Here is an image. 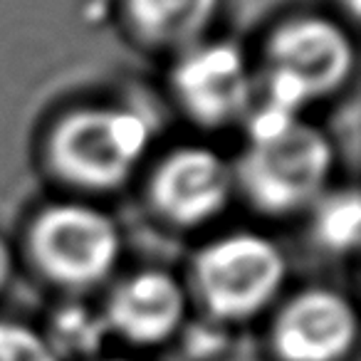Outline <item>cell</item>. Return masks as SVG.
<instances>
[{"instance_id":"6da1fadb","label":"cell","mask_w":361,"mask_h":361,"mask_svg":"<svg viewBox=\"0 0 361 361\" xmlns=\"http://www.w3.org/2000/svg\"><path fill=\"white\" fill-rule=\"evenodd\" d=\"M247 141L233 164L235 191L255 211L272 218L310 211L334 173V144L305 116L252 106L245 116Z\"/></svg>"},{"instance_id":"7a4b0ae2","label":"cell","mask_w":361,"mask_h":361,"mask_svg":"<svg viewBox=\"0 0 361 361\" xmlns=\"http://www.w3.org/2000/svg\"><path fill=\"white\" fill-rule=\"evenodd\" d=\"M354 67V40L339 23L322 16L292 18L267 37L252 106L302 116L314 102L344 90Z\"/></svg>"},{"instance_id":"3957f363","label":"cell","mask_w":361,"mask_h":361,"mask_svg":"<svg viewBox=\"0 0 361 361\" xmlns=\"http://www.w3.org/2000/svg\"><path fill=\"white\" fill-rule=\"evenodd\" d=\"M151 136L149 119L131 106H80L52 126L47 161L70 186L94 193L114 191L136 173Z\"/></svg>"},{"instance_id":"277c9868","label":"cell","mask_w":361,"mask_h":361,"mask_svg":"<svg viewBox=\"0 0 361 361\" xmlns=\"http://www.w3.org/2000/svg\"><path fill=\"white\" fill-rule=\"evenodd\" d=\"M287 277L282 250L252 231L213 238L193 260V290L211 319L226 326L255 319L280 297Z\"/></svg>"},{"instance_id":"5b68a950","label":"cell","mask_w":361,"mask_h":361,"mask_svg":"<svg viewBox=\"0 0 361 361\" xmlns=\"http://www.w3.org/2000/svg\"><path fill=\"white\" fill-rule=\"evenodd\" d=\"M37 270L55 285L82 292L106 282L121 260L124 240L109 213L92 203H52L35 216L27 235Z\"/></svg>"},{"instance_id":"8992f818","label":"cell","mask_w":361,"mask_h":361,"mask_svg":"<svg viewBox=\"0 0 361 361\" xmlns=\"http://www.w3.org/2000/svg\"><path fill=\"white\" fill-rule=\"evenodd\" d=\"M257 77L245 52L233 42L206 40L176 55L171 92L180 111L198 126L243 124L255 102Z\"/></svg>"},{"instance_id":"52a82bcc","label":"cell","mask_w":361,"mask_h":361,"mask_svg":"<svg viewBox=\"0 0 361 361\" xmlns=\"http://www.w3.org/2000/svg\"><path fill=\"white\" fill-rule=\"evenodd\" d=\"M235 196L233 164L211 146L188 144L169 151L151 171L154 211L173 228L193 231L223 216Z\"/></svg>"},{"instance_id":"ba28073f","label":"cell","mask_w":361,"mask_h":361,"mask_svg":"<svg viewBox=\"0 0 361 361\" xmlns=\"http://www.w3.org/2000/svg\"><path fill=\"white\" fill-rule=\"evenodd\" d=\"M270 339L280 361H344L359 339V317L341 292L310 287L280 307Z\"/></svg>"},{"instance_id":"9c48e42d","label":"cell","mask_w":361,"mask_h":361,"mask_svg":"<svg viewBox=\"0 0 361 361\" xmlns=\"http://www.w3.org/2000/svg\"><path fill=\"white\" fill-rule=\"evenodd\" d=\"M186 290L166 270H139L111 287L102 307L109 334L134 346H156L186 324Z\"/></svg>"},{"instance_id":"30bf717a","label":"cell","mask_w":361,"mask_h":361,"mask_svg":"<svg viewBox=\"0 0 361 361\" xmlns=\"http://www.w3.org/2000/svg\"><path fill=\"white\" fill-rule=\"evenodd\" d=\"M129 27L159 50H180L206 40L221 13V0H121Z\"/></svg>"},{"instance_id":"8fae6325","label":"cell","mask_w":361,"mask_h":361,"mask_svg":"<svg viewBox=\"0 0 361 361\" xmlns=\"http://www.w3.org/2000/svg\"><path fill=\"white\" fill-rule=\"evenodd\" d=\"M40 334L60 361H92L104 346L109 329L102 310L85 302H67L52 312Z\"/></svg>"},{"instance_id":"7c38bea8","label":"cell","mask_w":361,"mask_h":361,"mask_svg":"<svg viewBox=\"0 0 361 361\" xmlns=\"http://www.w3.org/2000/svg\"><path fill=\"white\" fill-rule=\"evenodd\" d=\"M310 226L314 243L326 252L346 255L359 247L361 203L354 188L326 191L310 208Z\"/></svg>"},{"instance_id":"4fadbf2b","label":"cell","mask_w":361,"mask_h":361,"mask_svg":"<svg viewBox=\"0 0 361 361\" xmlns=\"http://www.w3.org/2000/svg\"><path fill=\"white\" fill-rule=\"evenodd\" d=\"M0 361H60L45 336L20 322L0 319Z\"/></svg>"},{"instance_id":"5bb4252c","label":"cell","mask_w":361,"mask_h":361,"mask_svg":"<svg viewBox=\"0 0 361 361\" xmlns=\"http://www.w3.org/2000/svg\"><path fill=\"white\" fill-rule=\"evenodd\" d=\"M231 326L221 324V322L211 319L208 322H193V324H183L180 334H183V349L193 361H216L231 346V336H228Z\"/></svg>"},{"instance_id":"9a60e30c","label":"cell","mask_w":361,"mask_h":361,"mask_svg":"<svg viewBox=\"0 0 361 361\" xmlns=\"http://www.w3.org/2000/svg\"><path fill=\"white\" fill-rule=\"evenodd\" d=\"M13 270H16V257H13V250L6 238H0V290L8 287V282H11V277H13Z\"/></svg>"},{"instance_id":"2e32d148","label":"cell","mask_w":361,"mask_h":361,"mask_svg":"<svg viewBox=\"0 0 361 361\" xmlns=\"http://www.w3.org/2000/svg\"><path fill=\"white\" fill-rule=\"evenodd\" d=\"M106 361H139V359H106Z\"/></svg>"}]
</instances>
